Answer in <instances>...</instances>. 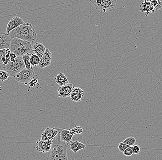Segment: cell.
I'll list each match as a JSON object with an SVG mask.
<instances>
[{
	"label": "cell",
	"mask_w": 162,
	"mask_h": 160,
	"mask_svg": "<svg viewBox=\"0 0 162 160\" xmlns=\"http://www.w3.org/2000/svg\"><path fill=\"white\" fill-rule=\"evenodd\" d=\"M141 151V148L138 145H134L133 146V154H139Z\"/></svg>",
	"instance_id": "f1b7e54d"
},
{
	"label": "cell",
	"mask_w": 162,
	"mask_h": 160,
	"mask_svg": "<svg viewBox=\"0 0 162 160\" xmlns=\"http://www.w3.org/2000/svg\"><path fill=\"white\" fill-rule=\"evenodd\" d=\"M30 54L31 53H28L22 56L25 68L28 69H30L32 67L30 62Z\"/></svg>",
	"instance_id": "d6986e66"
},
{
	"label": "cell",
	"mask_w": 162,
	"mask_h": 160,
	"mask_svg": "<svg viewBox=\"0 0 162 160\" xmlns=\"http://www.w3.org/2000/svg\"><path fill=\"white\" fill-rule=\"evenodd\" d=\"M124 155L126 156H130L133 154V146H130L127 148L123 152Z\"/></svg>",
	"instance_id": "484cf974"
},
{
	"label": "cell",
	"mask_w": 162,
	"mask_h": 160,
	"mask_svg": "<svg viewBox=\"0 0 162 160\" xmlns=\"http://www.w3.org/2000/svg\"><path fill=\"white\" fill-rule=\"evenodd\" d=\"M32 44L28 42L18 38H12L9 48L11 52L14 53L17 57H22L32 51Z\"/></svg>",
	"instance_id": "3957f363"
},
{
	"label": "cell",
	"mask_w": 162,
	"mask_h": 160,
	"mask_svg": "<svg viewBox=\"0 0 162 160\" xmlns=\"http://www.w3.org/2000/svg\"><path fill=\"white\" fill-rule=\"evenodd\" d=\"M69 131L70 132V133H71V134H72V135H75V134H76V133H75V131L74 128L70 129V130H69Z\"/></svg>",
	"instance_id": "d6a6232c"
},
{
	"label": "cell",
	"mask_w": 162,
	"mask_h": 160,
	"mask_svg": "<svg viewBox=\"0 0 162 160\" xmlns=\"http://www.w3.org/2000/svg\"><path fill=\"white\" fill-rule=\"evenodd\" d=\"M10 76L9 74L5 70H0V81H4L8 79Z\"/></svg>",
	"instance_id": "603a6c76"
},
{
	"label": "cell",
	"mask_w": 162,
	"mask_h": 160,
	"mask_svg": "<svg viewBox=\"0 0 162 160\" xmlns=\"http://www.w3.org/2000/svg\"><path fill=\"white\" fill-rule=\"evenodd\" d=\"M151 5L154 7L156 11L159 10L162 7V2L161 0H149Z\"/></svg>",
	"instance_id": "44dd1931"
},
{
	"label": "cell",
	"mask_w": 162,
	"mask_h": 160,
	"mask_svg": "<svg viewBox=\"0 0 162 160\" xmlns=\"http://www.w3.org/2000/svg\"><path fill=\"white\" fill-rule=\"evenodd\" d=\"M74 86L71 83L60 86L57 89L58 96L59 97L67 98L71 96Z\"/></svg>",
	"instance_id": "52a82bcc"
},
{
	"label": "cell",
	"mask_w": 162,
	"mask_h": 160,
	"mask_svg": "<svg viewBox=\"0 0 162 160\" xmlns=\"http://www.w3.org/2000/svg\"><path fill=\"white\" fill-rule=\"evenodd\" d=\"M70 149L74 153H77L79 150H84L86 147V145L78 141L74 142L71 141L69 144Z\"/></svg>",
	"instance_id": "9a60e30c"
},
{
	"label": "cell",
	"mask_w": 162,
	"mask_h": 160,
	"mask_svg": "<svg viewBox=\"0 0 162 160\" xmlns=\"http://www.w3.org/2000/svg\"><path fill=\"white\" fill-rule=\"evenodd\" d=\"M52 55V53L50 49L47 48L44 55L41 58L40 62L39 64V67L40 68H44L48 67L51 64Z\"/></svg>",
	"instance_id": "30bf717a"
},
{
	"label": "cell",
	"mask_w": 162,
	"mask_h": 160,
	"mask_svg": "<svg viewBox=\"0 0 162 160\" xmlns=\"http://www.w3.org/2000/svg\"><path fill=\"white\" fill-rule=\"evenodd\" d=\"M12 38H18L33 44L37 39V33L33 25L24 22L9 33Z\"/></svg>",
	"instance_id": "7a4b0ae2"
},
{
	"label": "cell",
	"mask_w": 162,
	"mask_h": 160,
	"mask_svg": "<svg viewBox=\"0 0 162 160\" xmlns=\"http://www.w3.org/2000/svg\"><path fill=\"white\" fill-rule=\"evenodd\" d=\"M12 38L9 34L0 33V50L9 48Z\"/></svg>",
	"instance_id": "4fadbf2b"
},
{
	"label": "cell",
	"mask_w": 162,
	"mask_h": 160,
	"mask_svg": "<svg viewBox=\"0 0 162 160\" xmlns=\"http://www.w3.org/2000/svg\"><path fill=\"white\" fill-rule=\"evenodd\" d=\"M130 146V145H128V144H125V143H120L119 144L118 146V150L120 152H124V151L127 149L128 147Z\"/></svg>",
	"instance_id": "83f0119b"
},
{
	"label": "cell",
	"mask_w": 162,
	"mask_h": 160,
	"mask_svg": "<svg viewBox=\"0 0 162 160\" xmlns=\"http://www.w3.org/2000/svg\"><path fill=\"white\" fill-rule=\"evenodd\" d=\"M41 58L34 53L30 54V62L32 67H36L39 65Z\"/></svg>",
	"instance_id": "ac0fdd59"
},
{
	"label": "cell",
	"mask_w": 162,
	"mask_h": 160,
	"mask_svg": "<svg viewBox=\"0 0 162 160\" xmlns=\"http://www.w3.org/2000/svg\"><path fill=\"white\" fill-rule=\"evenodd\" d=\"M136 139L135 138L133 137H129L127 138L123 141V143H125V144L130 145V146H133L136 143Z\"/></svg>",
	"instance_id": "7402d4cb"
},
{
	"label": "cell",
	"mask_w": 162,
	"mask_h": 160,
	"mask_svg": "<svg viewBox=\"0 0 162 160\" xmlns=\"http://www.w3.org/2000/svg\"><path fill=\"white\" fill-rule=\"evenodd\" d=\"M34 70L33 67H32L30 69L25 68L16 74L13 78L17 81L26 85L29 84V82L34 78Z\"/></svg>",
	"instance_id": "5b68a950"
},
{
	"label": "cell",
	"mask_w": 162,
	"mask_h": 160,
	"mask_svg": "<svg viewBox=\"0 0 162 160\" xmlns=\"http://www.w3.org/2000/svg\"><path fill=\"white\" fill-rule=\"evenodd\" d=\"M61 129L48 127L41 134V140H53L56 136L59 133Z\"/></svg>",
	"instance_id": "8992f818"
},
{
	"label": "cell",
	"mask_w": 162,
	"mask_h": 160,
	"mask_svg": "<svg viewBox=\"0 0 162 160\" xmlns=\"http://www.w3.org/2000/svg\"><path fill=\"white\" fill-rule=\"evenodd\" d=\"M73 92L77 93H84V91L83 89H81V88L78 87L74 88Z\"/></svg>",
	"instance_id": "4dcf8cb0"
},
{
	"label": "cell",
	"mask_w": 162,
	"mask_h": 160,
	"mask_svg": "<svg viewBox=\"0 0 162 160\" xmlns=\"http://www.w3.org/2000/svg\"><path fill=\"white\" fill-rule=\"evenodd\" d=\"M29 85L31 87H34L36 86V84H35L33 82L31 81H30L29 82Z\"/></svg>",
	"instance_id": "836d02e7"
},
{
	"label": "cell",
	"mask_w": 162,
	"mask_h": 160,
	"mask_svg": "<svg viewBox=\"0 0 162 160\" xmlns=\"http://www.w3.org/2000/svg\"><path fill=\"white\" fill-rule=\"evenodd\" d=\"M46 49L45 47L42 43L36 42L33 46H32V51L41 58Z\"/></svg>",
	"instance_id": "5bb4252c"
},
{
	"label": "cell",
	"mask_w": 162,
	"mask_h": 160,
	"mask_svg": "<svg viewBox=\"0 0 162 160\" xmlns=\"http://www.w3.org/2000/svg\"><path fill=\"white\" fill-rule=\"evenodd\" d=\"M31 81L33 82L35 84H36L38 83V80H37V79H34L33 78H32V79H31Z\"/></svg>",
	"instance_id": "e575fe53"
},
{
	"label": "cell",
	"mask_w": 162,
	"mask_h": 160,
	"mask_svg": "<svg viewBox=\"0 0 162 160\" xmlns=\"http://www.w3.org/2000/svg\"><path fill=\"white\" fill-rule=\"evenodd\" d=\"M55 80L58 85L60 86H64L69 84L68 80L66 76L62 73H60L56 76L55 78Z\"/></svg>",
	"instance_id": "e0dca14e"
},
{
	"label": "cell",
	"mask_w": 162,
	"mask_h": 160,
	"mask_svg": "<svg viewBox=\"0 0 162 160\" xmlns=\"http://www.w3.org/2000/svg\"><path fill=\"white\" fill-rule=\"evenodd\" d=\"M117 0H102L101 10L103 12L112 11L115 9Z\"/></svg>",
	"instance_id": "8fae6325"
},
{
	"label": "cell",
	"mask_w": 162,
	"mask_h": 160,
	"mask_svg": "<svg viewBox=\"0 0 162 160\" xmlns=\"http://www.w3.org/2000/svg\"><path fill=\"white\" fill-rule=\"evenodd\" d=\"M140 7V10L141 12L146 13V16L156 11L154 7L151 5L149 0H142Z\"/></svg>",
	"instance_id": "7c38bea8"
},
{
	"label": "cell",
	"mask_w": 162,
	"mask_h": 160,
	"mask_svg": "<svg viewBox=\"0 0 162 160\" xmlns=\"http://www.w3.org/2000/svg\"><path fill=\"white\" fill-rule=\"evenodd\" d=\"M84 96V93H77L72 92L70 97L72 101L78 102L81 101Z\"/></svg>",
	"instance_id": "ffe728a7"
},
{
	"label": "cell",
	"mask_w": 162,
	"mask_h": 160,
	"mask_svg": "<svg viewBox=\"0 0 162 160\" xmlns=\"http://www.w3.org/2000/svg\"><path fill=\"white\" fill-rule=\"evenodd\" d=\"M2 67L11 77H13L16 74L25 68L22 57L10 59L9 63L6 65H2Z\"/></svg>",
	"instance_id": "277c9868"
},
{
	"label": "cell",
	"mask_w": 162,
	"mask_h": 160,
	"mask_svg": "<svg viewBox=\"0 0 162 160\" xmlns=\"http://www.w3.org/2000/svg\"><path fill=\"white\" fill-rule=\"evenodd\" d=\"M61 138L63 141L67 142L68 145L72 141L73 135L70 132L69 130L66 129H61Z\"/></svg>",
	"instance_id": "2e32d148"
},
{
	"label": "cell",
	"mask_w": 162,
	"mask_h": 160,
	"mask_svg": "<svg viewBox=\"0 0 162 160\" xmlns=\"http://www.w3.org/2000/svg\"><path fill=\"white\" fill-rule=\"evenodd\" d=\"M10 57L11 58L14 59L16 58L17 57V56H16V54H14V53L11 52V53H10Z\"/></svg>",
	"instance_id": "1f68e13d"
},
{
	"label": "cell",
	"mask_w": 162,
	"mask_h": 160,
	"mask_svg": "<svg viewBox=\"0 0 162 160\" xmlns=\"http://www.w3.org/2000/svg\"><path fill=\"white\" fill-rule=\"evenodd\" d=\"M74 128L76 134H80L84 131L83 128L81 127H76Z\"/></svg>",
	"instance_id": "f546056e"
},
{
	"label": "cell",
	"mask_w": 162,
	"mask_h": 160,
	"mask_svg": "<svg viewBox=\"0 0 162 160\" xmlns=\"http://www.w3.org/2000/svg\"><path fill=\"white\" fill-rule=\"evenodd\" d=\"M90 1L93 4L96 9L101 10L102 0H90Z\"/></svg>",
	"instance_id": "d4e9b609"
},
{
	"label": "cell",
	"mask_w": 162,
	"mask_h": 160,
	"mask_svg": "<svg viewBox=\"0 0 162 160\" xmlns=\"http://www.w3.org/2000/svg\"><path fill=\"white\" fill-rule=\"evenodd\" d=\"M24 23V21L23 19L18 16H15L14 17L10 19L7 26L6 33L9 34L12 31L23 24Z\"/></svg>",
	"instance_id": "9c48e42d"
},
{
	"label": "cell",
	"mask_w": 162,
	"mask_h": 160,
	"mask_svg": "<svg viewBox=\"0 0 162 160\" xmlns=\"http://www.w3.org/2000/svg\"><path fill=\"white\" fill-rule=\"evenodd\" d=\"M61 131L53 140L51 148L48 152L47 160H67L68 159L67 155V148L68 145L67 142L63 141L61 138Z\"/></svg>",
	"instance_id": "6da1fadb"
},
{
	"label": "cell",
	"mask_w": 162,
	"mask_h": 160,
	"mask_svg": "<svg viewBox=\"0 0 162 160\" xmlns=\"http://www.w3.org/2000/svg\"><path fill=\"white\" fill-rule=\"evenodd\" d=\"M10 51V48H4V49L0 50V65H3V63L1 60L2 58L5 57L7 54Z\"/></svg>",
	"instance_id": "cb8c5ba5"
},
{
	"label": "cell",
	"mask_w": 162,
	"mask_h": 160,
	"mask_svg": "<svg viewBox=\"0 0 162 160\" xmlns=\"http://www.w3.org/2000/svg\"><path fill=\"white\" fill-rule=\"evenodd\" d=\"M53 140H39L35 147L37 151L42 153H48L51 148Z\"/></svg>",
	"instance_id": "ba28073f"
},
{
	"label": "cell",
	"mask_w": 162,
	"mask_h": 160,
	"mask_svg": "<svg viewBox=\"0 0 162 160\" xmlns=\"http://www.w3.org/2000/svg\"><path fill=\"white\" fill-rule=\"evenodd\" d=\"M10 53H11V51L8 52L5 57H3L2 58L1 60H2V63H3L2 65H6L7 64L9 63L10 60V59H11L10 57Z\"/></svg>",
	"instance_id": "4316f807"
}]
</instances>
